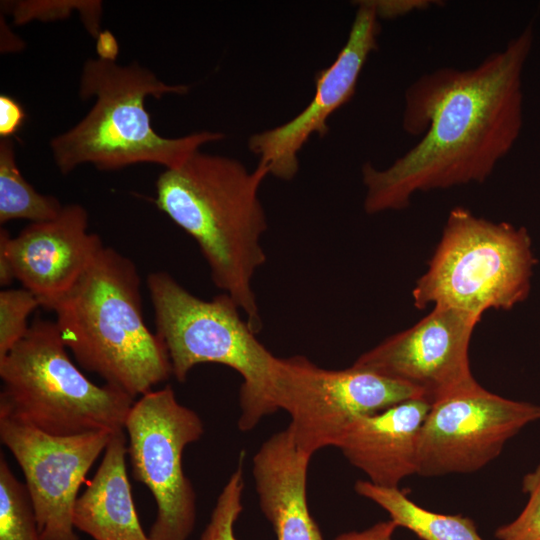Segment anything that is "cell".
Listing matches in <instances>:
<instances>
[{
    "instance_id": "12",
    "label": "cell",
    "mask_w": 540,
    "mask_h": 540,
    "mask_svg": "<svg viewBox=\"0 0 540 540\" xmlns=\"http://www.w3.org/2000/svg\"><path fill=\"white\" fill-rule=\"evenodd\" d=\"M479 317L434 306L412 327L360 355L352 366L417 389L431 406L474 383L469 344Z\"/></svg>"
},
{
    "instance_id": "4",
    "label": "cell",
    "mask_w": 540,
    "mask_h": 540,
    "mask_svg": "<svg viewBox=\"0 0 540 540\" xmlns=\"http://www.w3.org/2000/svg\"><path fill=\"white\" fill-rule=\"evenodd\" d=\"M189 86L167 84L134 62L126 66L89 59L80 77L83 100L95 97L87 115L68 131L54 137L50 148L62 174L90 163L99 170H117L138 163L165 169L178 167L204 144L222 140L215 131L194 132L178 138L159 135L145 108L148 96L185 94Z\"/></svg>"
},
{
    "instance_id": "20",
    "label": "cell",
    "mask_w": 540,
    "mask_h": 540,
    "mask_svg": "<svg viewBox=\"0 0 540 540\" xmlns=\"http://www.w3.org/2000/svg\"><path fill=\"white\" fill-rule=\"evenodd\" d=\"M0 540H41L34 509L24 483L0 454Z\"/></svg>"
},
{
    "instance_id": "13",
    "label": "cell",
    "mask_w": 540,
    "mask_h": 540,
    "mask_svg": "<svg viewBox=\"0 0 540 540\" xmlns=\"http://www.w3.org/2000/svg\"><path fill=\"white\" fill-rule=\"evenodd\" d=\"M379 18L373 0L359 1L348 38L334 62L315 77V94L310 103L291 120L253 134L249 150L284 181L298 172V154L309 138L328 133V119L353 97L361 71L377 49Z\"/></svg>"
},
{
    "instance_id": "15",
    "label": "cell",
    "mask_w": 540,
    "mask_h": 540,
    "mask_svg": "<svg viewBox=\"0 0 540 540\" xmlns=\"http://www.w3.org/2000/svg\"><path fill=\"white\" fill-rule=\"evenodd\" d=\"M430 409L424 399L413 398L358 417L336 447L369 482L398 488L404 478L417 474L418 437Z\"/></svg>"
},
{
    "instance_id": "27",
    "label": "cell",
    "mask_w": 540,
    "mask_h": 540,
    "mask_svg": "<svg viewBox=\"0 0 540 540\" xmlns=\"http://www.w3.org/2000/svg\"><path fill=\"white\" fill-rule=\"evenodd\" d=\"M396 528H398L397 524L389 519L380 521L363 531L342 533L334 540H392Z\"/></svg>"
},
{
    "instance_id": "8",
    "label": "cell",
    "mask_w": 540,
    "mask_h": 540,
    "mask_svg": "<svg viewBox=\"0 0 540 540\" xmlns=\"http://www.w3.org/2000/svg\"><path fill=\"white\" fill-rule=\"evenodd\" d=\"M135 481L156 504L151 540H188L196 523V493L183 469V451L204 434L199 415L182 405L170 385L135 400L125 421Z\"/></svg>"
},
{
    "instance_id": "9",
    "label": "cell",
    "mask_w": 540,
    "mask_h": 540,
    "mask_svg": "<svg viewBox=\"0 0 540 540\" xmlns=\"http://www.w3.org/2000/svg\"><path fill=\"white\" fill-rule=\"evenodd\" d=\"M413 398L423 399L412 386L371 371L354 366L327 370L304 356L279 357L276 406L288 412L287 428L310 457L322 448L336 447L356 418Z\"/></svg>"
},
{
    "instance_id": "24",
    "label": "cell",
    "mask_w": 540,
    "mask_h": 540,
    "mask_svg": "<svg viewBox=\"0 0 540 540\" xmlns=\"http://www.w3.org/2000/svg\"><path fill=\"white\" fill-rule=\"evenodd\" d=\"M522 490L528 495L526 506L512 522L498 527V540H540V464L523 477Z\"/></svg>"
},
{
    "instance_id": "11",
    "label": "cell",
    "mask_w": 540,
    "mask_h": 540,
    "mask_svg": "<svg viewBox=\"0 0 540 540\" xmlns=\"http://www.w3.org/2000/svg\"><path fill=\"white\" fill-rule=\"evenodd\" d=\"M112 434L51 435L0 410V441L23 472L41 540H80L73 523L78 492Z\"/></svg>"
},
{
    "instance_id": "25",
    "label": "cell",
    "mask_w": 540,
    "mask_h": 540,
    "mask_svg": "<svg viewBox=\"0 0 540 540\" xmlns=\"http://www.w3.org/2000/svg\"><path fill=\"white\" fill-rule=\"evenodd\" d=\"M25 113L22 106L14 98L2 94L0 96V136L9 138L21 127Z\"/></svg>"
},
{
    "instance_id": "7",
    "label": "cell",
    "mask_w": 540,
    "mask_h": 540,
    "mask_svg": "<svg viewBox=\"0 0 540 540\" xmlns=\"http://www.w3.org/2000/svg\"><path fill=\"white\" fill-rule=\"evenodd\" d=\"M536 262L525 227L494 223L456 207L416 282L414 305L424 309L432 303L479 318L489 309L510 310L528 297Z\"/></svg>"
},
{
    "instance_id": "17",
    "label": "cell",
    "mask_w": 540,
    "mask_h": 540,
    "mask_svg": "<svg viewBox=\"0 0 540 540\" xmlns=\"http://www.w3.org/2000/svg\"><path fill=\"white\" fill-rule=\"evenodd\" d=\"M124 432L112 434L94 477L74 506L75 528L94 540H151L135 507L126 468L128 441Z\"/></svg>"
},
{
    "instance_id": "5",
    "label": "cell",
    "mask_w": 540,
    "mask_h": 540,
    "mask_svg": "<svg viewBox=\"0 0 540 540\" xmlns=\"http://www.w3.org/2000/svg\"><path fill=\"white\" fill-rule=\"evenodd\" d=\"M156 334L169 356L172 375L180 383L201 363L232 368L242 379L239 401L241 431L253 429L276 412L275 381L279 357L257 338L226 293L201 299L166 272H153L146 280Z\"/></svg>"
},
{
    "instance_id": "18",
    "label": "cell",
    "mask_w": 540,
    "mask_h": 540,
    "mask_svg": "<svg viewBox=\"0 0 540 540\" xmlns=\"http://www.w3.org/2000/svg\"><path fill=\"white\" fill-rule=\"evenodd\" d=\"M354 489L358 495L382 507L398 527L412 531L422 540H483L472 519L422 508L399 488H386L368 480H358Z\"/></svg>"
},
{
    "instance_id": "2",
    "label": "cell",
    "mask_w": 540,
    "mask_h": 540,
    "mask_svg": "<svg viewBox=\"0 0 540 540\" xmlns=\"http://www.w3.org/2000/svg\"><path fill=\"white\" fill-rule=\"evenodd\" d=\"M267 175L261 162L250 171L239 160L198 150L156 180L155 204L196 241L214 285L237 303L255 333L262 320L252 280L266 262L260 240L267 229L258 193Z\"/></svg>"
},
{
    "instance_id": "14",
    "label": "cell",
    "mask_w": 540,
    "mask_h": 540,
    "mask_svg": "<svg viewBox=\"0 0 540 540\" xmlns=\"http://www.w3.org/2000/svg\"><path fill=\"white\" fill-rule=\"evenodd\" d=\"M15 280L31 291L41 307L50 306L79 280L104 245L88 231V213L80 204L64 205L48 221L30 223L12 237L0 229Z\"/></svg>"
},
{
    "instance_id": "21",
    "label": "cell",
    "mask_w": 540,
    "mask_h": 540,
    "mask_svg": "<svg viewBox=\"0 0 540 540\" xmlns=\"http://www.w3.org/2000/svg\"><path fill=\"white\" fill-rule=\"evenodd\" d=\"M13 17L15 24H25L32 20L54 21L68 18L73 10L80 12V18L87 31L96 39L100 28L102 3L94 0H26L5 1L2 4Z\"/></svg>"
},
{
    "instance_id": "19",
    "label": "cell",
    "mask_w": 540,
    "mask_h": 540,
    "mask_svg": "<svg viewBox=\"0 0 540 540\" xmlns=\"http://www.w3.org/2000/svg\"><path fill=\"white\" fill-rule=\"evenodd\" d=\"M64 205L52 195L37 192L23 177L17 163L14 143L0 141V223L26 219L31 223L56 218Z\"/></svg>"
},
{
    "instance_id": "28",
    "label": "cell",
    "mask_w": 540,
    "mask_h": 540,
    "mask_svg": "<svg viewBox=\"0 0 540 540\" xmlns=\"http://www.w3.org/2000/svg\"><path fill=\"white\" fill-rule=\"evenodd\" d=\"M96 50L100 59L116 62L119 46L115 36L108 30H102L96 37Z\"/></svg>"
},
{
    "instance_id": "22",
    "label": "cell",
    "mask_w": 540,
    "mask_h": 540,
    "mask_svg": "<svg viewBox=\"0 0 540 540\" xmlns=\"http://www.w3.org/2000/svg\"><path fill=\"white\" fill-rule=\"evenodd\" d=\"M38 307L39 299L23 287L0 292V360L27 334L28 317Z\"/></svg>"
},
{
    "instance_id": "3",
    "label": "cell",
    "mask_w": 540,
    "mask_h": 540,
    "mask_svg": "<svg viewBox=\"0 0 540 540\" xmlns=\"http://www.w3.org/2000/svg\"><path fill=\"white\" fill-rule=\"evenodd\" d=\"M77 363L133 398L171 375L168 353L145 321L134 262L103 247L74 286L48 309Z\"/></svg>"
},
{
    "instance_id": "23",
    "label": "cell",
    "mask_w": 540,
    "mask_h": 540,
    "mask_svg": "<svg viewBox=\"0 0 540 540\" xmlns=\"http://www.w3.org/2000/svg\"><path fill=\"white\" fill-rule=\"evenodd\" d=\"M243 457L241 454L237 468L220 492L200 540H238L234 525L243 510Z\"/></svg>"
},
{
    "instance_id": "16",
    "label": "cell",
    "mask_w": 540,
    "mask_h": 540,
    "mask_svg": "<svg viewBox=\"0 0 540 540\" xmlns=\"http://www.w3.org/2000/svg\"><path fill=\"white\" fill-rule=\"evenodd\" d=\"M310 458L288 428L268 438L253 458L259 505L277 540H324L307 503Z\"/></svg>"
},
{
    "instance_id": "26",
    "label": "cell",
    "mask_w": 540,
    "mask_h": 540,
    "mask_svg": "<svg viewBox=\"0 0 540 540\" xmlns=\"http://www.w3.org/2000/svg\"><path fill=\"white\" fill-rule=\"evenodd\" d=\"M373 3L379 19H394L415 10H424L432 4V1L373 0Z\"/></svg>"
},
{
    "instance_id": "6",
    "label": "cell",
    "mask_w": 540,
    "mask_h": 540,
    "mask_svg": "<svg viewBox=\"0 0 540 540\" xmlns=\"http://www.w3.org/2000/svg\"><path fill=\"white\" fill-rule=\"evenodd\" d=\"M67 350L55 321L35 318L0 360V410L57 436L124 430L135 398L93 383Z\"/></svg>"
},
{
    "instance_id": "10",
    "label": "cell",
    "mask_w": 540,
    "mask_h": 540,
    "mask_svg": "<svg viewBox=\"0 0 540 540\" xmlns=\"http://www.w3.org/2000/svg\"><path fill=\"white\" fill-rule=\"evenodd\" d=\"M538 420L540 405L501 397L475 381L431 406L418 437L417 474L478 471Z\"/></svg>"
},
{
    "instance_id": "1",
    "label": "cell",
    "mask_w": 540,
    "mask_h": 540,
    "mask_svg": "<svg viewBox=\"0 0 540 540\" xmlns=\"http://www.w3.org/2000/svg\"><path fill=\"white\" fill-rule=\"evenodd\" d=\"M533 40L528 26L475 67L438 68L407 88L402 126L422 138L385 169L363 165L367 214L401 210L417 192L481 183L492 174L521 133L522 75Z\"/></svg>"
}]
</instances>
